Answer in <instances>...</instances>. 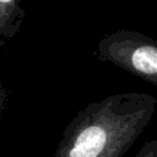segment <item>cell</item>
<instances>
[{
    "instance_id": "cell-1",
    "label": "cell",
    "mask_w": 157,
    "mask_h": 157,
    "mask_svg": "<svg viewBox=\"0 0 157 157\" xmlns=\"http://www.w3.org/2000/svg\"><path fill=\"white\" fill-rule=\"evenodd\" d=\"M157 99L123 92L88 103L63 130L54 157H123L144 132Z\"/></svg>"
},
{
    "instance_id": "cell-2",
    "label": "cell",
    "mask_w": 157,
    "mask_h": 157,
    "mask_svg": "<svg viewBox=\"0 0 157 157\" xmlns=\"http://www.w3.org/2000/svg\"><path fill=\"white\" fill-rule=\"evenodd\" d=\"M97 57L157 86V40L136 30L120 29L102 39Z\"/></svg>"
},
{
    "instance_id": "cell-3",
    "label": "cell",
    "mask_w": 157,
    "mask_h": 157,
    "mask_svg": "<svg viewBox=\"0 0 157 157\" xmlns=\"http://www.w3.org/2000/svg\"><path fill=\"white\" fill-rule=\"evenodd\" d=\"M24 19L25 10L22 8V0H0V37L3 44L19 32Z\"/></svg>"
},
{
    "instance_id": "cell-4",
    "label": "cell",
    "mask_w": 157,
    "mask_h": 157,
    "mask_svg": "<svg viewBox=\"0 0 157 157\" xmlns=\"http://www.w3.org/2000/svg\"><path fill=\"white\" fill-rule=\"evenodd\" d=\"M135 157H157V139H149L145 142Z\"/></svg>"
}]
</instances>
